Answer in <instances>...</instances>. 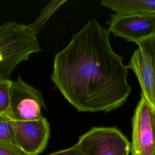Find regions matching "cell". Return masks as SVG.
Returning <instances> with one entry per match:
<instances>
[{
  "label": "cell",
  "instance_id": "obj_15",
  "mask_svg": "<svg viewBox=\"0 0 155 155\" xmlns=\"http://www.w3.org/2000/svg\"><path fill=\"white\" fill-rule=\"evenodd\" d=\"M0 155H25L21 150L9 145L0 143Z\"/></svg>",
  "mask_w": 155,
  "mask_h": 155
},
{
  "label": "cell",
  "instance_id": "obj_12",
  "mask_svg": "<svg viewBox=\"0 0 155 155\" xmlns=\"http://www.w3.org/2000/svg\"><path fill=\"white\" fill-rule=\"evenodd\" d=\"M12 81L0 79V114H6L10 105V87Z\"/></svg>",
  "mask_w": 155,
  "mask_h": 155
},
{
  "label": "cell",
  "instance_id": "obj_10",
  "mask_svg": "<svg viewBox=\"0 0 155 155\" xmlns=\"http://www.w3.org/2000/svg\"><path fill=\"white\" fill-rule=\"evenodd\" d=\"M65 2L66 0H53L50 2L41 10L38 18L33 23L28 25L30 29L36 36H37L51 15Z\"/></svg>",
  "mask_w": 155,
  "mask_h": 155
},
{
  "label": "cell",
  "instance_id": "obj_7",
  "mask_svg": "<svg viewBox=\"0 0 155 155\" xmlns=\"http://www.w3.org/2000/svg\"><path fill=\"white\" fill-rule=\"evenodd\" d=\"M18 148L25 155H39L46 148L50 137V125L43 116L32 120H12Z\"/></svg>",
  "mask_w": 155,
  "mask_h": 155
},
{
  "label": "cell",
  "instance_id": "obj_3",
  "mask_svg": "<svg viewBox=\"0 0 155 155\" xmlns=\"http://www.w3.org/2000/svg\"><path fill=\"white\" fill-rule=\"evenodd\" d=\"M84 155H129L131 143L116 127H93L76 143Z\"/></svg>",
  "mask_w": 155,
  "mask_h": 155
},
{
  "label": "cell",
  "instance_id": "obj_2",
  "mask_svg": "<svg viewBox=\"0 0 155 155\" xmlns=\"http://www.w3.org/2000/svg\"><path fill=\"white\" fill-rule=\"evenodd\" d=\"M41 50L36 36L28 25L14 21L0 26V79L10 80L13 69L31 54Z\"/></svg>",
  "mask_w": 155,
  "mask_h": 155
},
{
  "label": "cell",
  "instance_id": "obj_6",
  "mask_svg": "<svg viewBox=\"0 0 155 155\" xmlns=\"http://www.w3.org/2000/svg\"><path fill=\"white\" fill-rule=\"evenodd\" d=\"M110 33L136 44L155 37V15L142 13H115L107 22Z\"/></svg>",
  "mask_w": 155,
  "mask_h": 155
},
{
  "label": "cell",
  "instance_id": "obj_11",
  "mask_svg": "<svg viewBox=\"0 0 155 155\" xmlns=\"http://www.w3.org/2000/svg\"><path fill=\"white\" fill-rule=\"evenodd\" d=\"M12 121L6 114H0V143L18 148L15 140Z\"/></svg>",
  "mask_w": 155,
  "mask_h": 155
},
{
  "label": "cell",
  "instance_id": "obj_4",
  "mask_svg": "<svg viewBox=\"0 0 155 155\" xmlns=\"http://www.w3.org/2000/svg\"><path fill=\"white\" fill-rule=\"evenodd\" d=\"M45 104L42 94L20 78L12 81L10 87V105L6 115L12 120L28 121L42 117Z\"/></svg>",
  "mask_w": 155,
  "mask_h": 155
},
{
  "label": "cell",
  "instance_id": "obj_8",
  "mask_svg": "<svg viewBox=\"0 0 155 155\" xmlns=\"http://www.w3.org/2000/svg\"><path fill=\"white\" fill-rule=\"evenodd\" d=\"M127 67L136 75L141 94L155 110V71L151 56L143 48L138 47L131 56Z\"/></svg>",
  "mask_w": 155,
  "mask_h": 155
},
{
  "label": "cell",
  "instance_id": "obj_9",
  "mask_svg": "<svg viewBox=\"0 0 155 155\" xmlns=\"http://www.w3.org/2000/svg\"><path fill=\"white\" fill-rule=\"evenodd\" d=\"M101 4L116 13L155 15V0H102Z\"/></svg>",
  "mask_w": 155,
  "mask_h": 155
},
{
  "label": "cell",
  "instance_id": "obj_1",
  "mask_svg": "<svg viewBox=\"0 0 155 155\" xmlns=\"http://www.w3.org/2000/svg\"><path fill=\"white\" fill-rule=\"evenodd\" d=\"M110 33L90 19L54 56L51 80L78 111H112L130 94L128 68L113 50Z\"/></svg>",
  "mask_w": 155,
  "mask_h": 155
},
{
  "label": "cell",
  "instance_id": "obj_14",
  "mask_svg": "<svg viewBox=\"0 0 155 155\" xmlns=\"http://www.w3.org/2000/svg\"><path fill=\"white\" fill-rule=\"evenodd\" d=\"M47 155H84L81 150L77 143L73 146L64 149L62 150H59L55 152L51 153Z\"/></svg>",
  "mask_w": 155,
  "mask_h": 155
},
{
  "label": "cell",
  "instance_id": "obj_13",
  "mask_svg": "<svg viewBox=\"0 0 155 155\" xmlns=\"http://www.w3.org/2000/svg\"><path fill=\"white\" fill-rule=\"evenodd\" d=\"M138 47L145 50L151 56L155 71V37L150 38L136 44Z\"/></svg>",
  "mask_w": 155,
  "mask_h": 155
},
{
  "label": "cell",
  "instance_id": "obj_5",
  "mask_svg": "<svg viewBox=\"0 0 155 155\" xmlns=\"http://www.w3.org/2000/svg\"><path fill=\"white\" fill-rule=\"evenodd\" d=\"M131 155H155V110L142 94L132 117Z\"/></svg>",
  "mask_w": 155,
  "mask_h": 155
}]
</instances>
